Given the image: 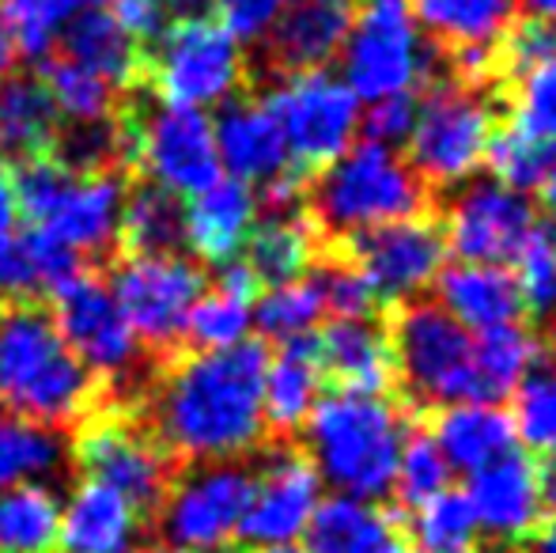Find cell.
<instances>
[{"label": "cell", "instance_id": "cell-6", "mask_svg": "<svg viewBox=\"0 0 556 553\" xmlns=\"http://www.w3.org/2000/svg\"><path fill=\"white\" fill-rule=\"evenodd\" d=\"M247 80L242 46L213 20L170 23L160 38L144 50V80L160 103L205 106L227 103Z\"/></svg>", "mask_w": 556, "mask_h": 553}, {"label": "cell", "instance_id": "cell-36", "mask_svg": "<svg viewBox=\"0 0 556 553\" xmlns=\"http://www.w3.org/2000/svg\"><path fill=\"white\" fill-rule=\"evenodd\" d=\"M38 80L50 91L61 122H68V126L111 122L122 114L117 111V91L111 84L68 58H46L42 68H38Z\"/></svg>", "mask_w": 556, "mask_h": 553}, {"label": "cell", "instance_id": "cell-28", "mask_svg": "<svg viewBox=\"0 0 556 553\" xmlns=\"http://www.w3.org/2000/svg\"><path fill=\"white\" fill-rule=\"evenodd\" d=\"M323 364H318L315 338L288 341L265 368V387H262V414L265 428H273L277 436H292L307 425L311 410L323 399Z\"/></svg>", "mask_w": 556, "mask_h": 553}, {"label": "cell", "instance_id": "cell-30", "mask_svg": "<svg viewBox=\"0 0 556 553\" xmlns=\"http://www.w3.org/2000/svg\"><path fill=\"white\" fill-rule=\"evenodd\" d=\"M61 114L38 76H4L0 84V155L35 160L58 140Z\"/></svg>", "mask_w": 556, "mask_h": 553}, {"label": "cell", "instance_id": "cell-52", "mask_svg": "<svg viewBox=\"0 0 556 553\" xmlns=\"http://www.w3.org/2000/svg\"><path fill=\"white\" fill-rule=\"evenodd\" d=\"M111 15L140 50L152 46L167 30V8H163V0H114Z\"/></svg>", "mask_w": 556, "mask_h": 553}, {"label": "cell", "instance_id": "cell-59", "mask_svg": "<svg viewBox=\"0 0 556 553\" xmlns=\"http://www.w3.org/2000/svg\"><path fill=\"white\" fill-rule=\"evenodd\" d=\"M247 553H307V550H300V546H250Z\"/></svg>", "mask_w": 556, "mask_h": 553}, {"label": "cell", "instance_id": "cell-50", "mask_svg": "<svg viewBox=\"0 0 556 553\" xmlns=\"http://www.w3.org/2000/svg\"><path fill=\"white\" fill-rule=\"evenodd\" d=\"M413 122H417V99L413 96L379 99V103H367V111L359 114V134L371 140V144L397 148L409 140Z\"/></svg>", "mask_w": 556, "mask_h": 553}, {"label": "cell", "instance_id": "cell-33", "mask_svg": "<svg viewBox=\"0 0 556 553\" xmlns=\"http://www.w3.org/2000/svg\"><path fill=\"white\" fill-rule=\"evenodd\" d=\"M117 243L125 254H178L186 247L182 198L152 183L132 186L117 216Z\"/></svg>", "mask_w": 556, "mask_h": 553}, {"label": "cell", "instance_id": "cell-27", "mask_svg": "<svg viewBox=\"0 0 556 553\" xmlns=\"http://www.w3.org/2000/svg\"><path fill=\"white\" fill-rule=\"evenodd\" d=\"M435 448L443 451L446 466L462 474H477L481 466L515 451L511 414L496 402H454L443 406L432 428Z\"/></svg>", "mask_w": 556, "mask_h": 553}, {"label": "cell", "instance_id": "cell-5", "mask_svg": "<svg viewBox=\"0 0 556 553\" xmlns=\"http://www.w3.org/2000/svg\"><path fill=\"white\" fill-rule=\"evenodd\" d=\"M73 463L84 478L122 493L137 516H155L167 501L182 463L125 406H99L76 428Z\"/></svg>", "mask_w": 556, "mask_h": 553}, {"label": "cell", "instance_id": "cell-40", "mask_svg": "<svg viewBox=\"0 0 556 553\" xmlns=\"http://www.w3.org/2000/svg\"><path fill=\"white\" fill-rule=\"evenodd\" d=\"M250 330H254V303L213 288L193 300L182 326V345H190L193 353H220V349L242 345Z\"/></svg>", "mask_w": 556, "mask_h": 553}, {"label": "cell", "instance_id": "cell-12", "mask_svg": "<svg viewBox=\"0 0 556 553\" xmlns=\"http://www.w3.org/2000/svg\"><path fill=\"white\" fill-rule=\"evenodd\" d=\"M50 300L53 326L76 353V361L96 376L103 394L137 379L132 368H140V341L125 323L111 285L96 269L84 266L80 274L61 280L50 292Z\"/></svg>", "mask_w": 556, "mask_h": 553}, {"label": "cell", "instance_id": "cell-62", "mask_svg": "<svg viewBox=\"0 0 556 553\" xmlns=\"http://www.w3.org/2000/svg\"><path fill=\"white\" fill-rule=\"evenodd\" d=\"M371 4H405V0H371Z\"/></svg>", "mask_w": 556, "mask_h": 553}, {"label": "cell", "instance_id": "cell-46", "mask_svg": "<svg viewBox=\"0 0 556 553\" xmlns=\"http://www.w3.org/2000/svg\"><path fill=\"white\" fill-rule=\"evenodd\" d=\"M553 160H556L553 148L534 144V140H527L507 126L492 129L489 148H484V163L492 167L496 183L511 186V190H519V193L538 190V183H542V175L549 171Z\"/></svg>", "mask_w": 556, "mask_h": 553}, {"label": "cell", "instance_id": "cell-10", "mask_svg": "<svg viewBox=\"0 0 556 553\" xmlns=\"http://www.w3.org/2000/svg\"><path fill=\"white\" fill-rule=\"evenodd\" d=\"M106 285L140 349H152L155 364H167L182 345L186 315L208 280L186 254H125Z\"/></svg>", "mask_w": 556, "mask_h": 553}, {"label": "cell", "instance_id": "cell-51", "mask_svg": "<svg viewBox=\"0 0 556 553\" xmlns=\"http://www.w3.org/2000/svg\"><path fill=\"white\" fill-rule=\"evenodd\" d=\"M42 296V285H38V269L35 259H30L27 236H0V300H35Z\"/></svg>", "mask_w": 556, "mask_h": 553}, {"label": "cell", "instance_id": "cell-4", "mask_svg": "<svg viewBox=\"0 0 556 553\" xmlns=\"http://www.w3.org/2000/svg\"><path fill=\"white\" fill-rule=\"evenodd\" d=\"M428 186L417 171L387 144H352L337 163L311 186V213L315 228H330L337 236H364L382 224L425 216Z\"/></svg>", "mask_w": 556, "mask_h": 553}, {"label": "cell", "instance_id": "cell-16", "mask_svg": "<svg viewBox=\"0 0 556 553\" xmlns=\"http://www.w3.org/2000/svg\"><path fill=\"white\" fill-rule=\"evenodd\" d=\"M349 259L359 266L379 300L409 303L435 285L446 262L443 231L428 216L382 224L349 239Z\"/></svg>", "mask_w": 556, "mask_h": 553}, {"label": "cell", "instance_id": "cell-7", "mask_svg": "<svg viewBox=\"0 0 556 553\" xmlns=\"http://www.w3.org/2000/svg\"><path fill=\"white\" fill-rule=\"evenodd\" d=\"M394 372L417 399L435 406L477 402L473 384V334L458 326L435 300H409L390 323Z\"/></svg>", "mask_w": 556, "mask_h": 553}, {"label": "cell", "instance_id": "cell-25", "mask_svg": "<svg viewBox=\"0 0 556 553\" xmlns=\"http://www.w3.org/2000/svg\"><path fill=\"white\" fill-rule=\"evenodd\" d=\"M435 292H440L435 303L469 334L496 330V326H511L522 318L519 288H515V277L507 274V266L458 262V266L443 269L435 277Z\"/></svg>", "mask_w": 556, "mask_h": 553}, {"label": "cell", "instance_id": "cell-60", "mask_svg": "<svg viewBox=\"0 0 556 553\" xmlns=\"http://www.w3.org/2000/svg\"><path fill=\"white\" fill-rule=\"evenodd\" d=\"M382 553H417V550H413V546H405V542H390V546L382 550Z\"/></svg>", "mask_w": 556, "mask_h": 553}, {"label": "cell", "instance_id": "cell-20", "mask_svg": "<svg viewBox=\"0 0 556 553\" xmlns=\"http://www.w3.org/2000/svg\"><path fill=\"white\" fill-rule=\"evenodd\" d=\"M349 30L352 8L344 0H295L265 35V65L280 76L318 73L341 53Z\"/></svg>", "mask_w": 556, "mask_h": 553}, {"label": "cell", "instance_id": "cell-64", "mask_svg": "<svg viewBox=\"0 0 556 553\" xmlns=\"http://www.w3.org/2000/svg\"><path fill=\"white\" fill-rule=\"evenodd\" d=\"M80 4H99V0H80Z\"/></svg>", "mask_w": 556, "mask_h": 553}, {"label": "cell", "instance_id": "cell-26", "mask_svg": "<svg viewBox=\"0 0 556 553\" xmlns=\"http://www.w3.org/2000/svg\"><path fill=\"white\" fill-rule=\"evenodd\" d=\"M61 58L103 76L114 91H132L144 80V50L114 23L106 8H84L61 30Z\"/></svg>", "mask_w": 556, "mask_h": 553}, {"label": "cell", "instance_id": "cell-45", "mask_svg": "<svg viewBox=\"0 0 556 553\" xmlns=\"http://www.w3.org/2000/svg\"><path fill=\"white\" fill-rule=\"evenodd\" d=\"M515 440L527 443L534 455L556 451V368H534L515 391L511 410Z\"/></svg>", "mask_w": 556, "mask_h": 553}, {"label": "cell", "instance_id": "cell-43", "mask_svg": "<svg viewBox=\"0 0 556 553\" xmlns=\"http://www.w3.org/2000/svg\"><path fill=\"white\" fill-rule=\"evenodd\" d=\"M0 8H4L20 58L46 61L65 23L80 12V0H0Z\"/></svg>", "mask_w": 556, "mask_h": 553}, {"label": "cell", "instance_id": "cell-55", "mask_svg": "<svg viewBox=\"0 0 556 553\" xmlns=\"http://www.w3.org/2000/svg\"><path fill=\"white\" fill-rule=\"evenodd\" d=\"M15 61H20V50H15V38H12V30H8L4 8H0V76L12 73Z\"/></svg>", "mask_w": 556, "mask_h": 553}, {"label": "cell", "instance_id": "cell-54", "mask_svg": "<svg viewBox=\"0 0 556 553\" xmlns=\"http://www.w3.org/2000/svg\"><path fill=\"white\" fill-rule=\"evenodd\" d=\"M167 15H175V23L182 20H208V12H216V0H163Z\"/></svg>", "mask_w": 556, "mask_h": 553}, {"label": "cell", "instance_id": "cell-49", "mask_svg": "<svg viewBox=\"0 0 556 553\" xmlns=\"http://www.w3.org/2000/svg\"><path fill=\"white\" fill-rule=\"evenodd\" d=\"M553 53H556V23H542V20L519 23V27H511L504 35V46H496L500 68H507L511 76L542 65Z\"/></svg>", "mask_w": 556, "mask_h": 553}, {"label": "cell", "instance_id": "cell-34", "mask_svg": "<svg viewBox=\"0 0 556 553\" xmlns=\"http://www.w3.org/2000/svg\"><path fill=\"white\" fill-rule=\"evenodd\" d=\"M542 361V341L522 323L496 326L473 338V384L477 402H504Z\"/></svg>", "mask_w": 556, "mask_h": 553}, {"label": "cell", "instance_id": "cell-32", "mask_svg": "<svg viewBox=\"0 0 556 553\" xmlns=\"http://www.w3.org/2000/svg\"><path fill=\"white\" fill-rule=\"evenodd\" d=\"M318 228L311 216L285 213V216H265L254 224L247 247H242V262L257 277V285H285V280L303 277V269L315 262Z\"/></svg>", "mask_w": 556, "mask_h": 553}, {"label": "cell", "instance_id": "cell-38", "mask_svg": "<svg viewBox=\"0 0 556 553\" xmlns=\"http://www.w3.org/2000/svg\"><path fill=\"white\" fill-rule=\"evenodd\" d=\"M323 318H326V303L315 277H295L285 280V285H273L269 292H262L254 300V326L269 341H280V345L300 338H315Z\"/></svg>", "mask_w": 556, "mask_h": 553}, {"label": "cell", "instance_id": "cell-56", "mask_svg": "<svg viewBox=\"0 0 556 553\" xmlns=\"http://www.w3.org/2000/svg\"><path fill=\"white\" fill-rule=\"evenodd\" d=\"M538 198H542V209L556 221V160L549 163V171L542 175V183H538Z\"/></svg>", "mask_w": 556, "mask_h": 553}, {"label": "cell", "instance_id": "cell-42", "mask_svg": "<svg viewBox=\"0 0 556 553\" xmlns=\"http://www.w3.org/2000/svg\"><path fill=\"white\" fill-rule=\"evenodd\" d=\"M507 129L556 152V53L515 76Z\"/></svg>", "mask_w": 556, "mask_h": 553}, {"label": "cell", "instance_id": "cell-58", "mask_svg": "<svg viewBox=\"0 0 556 553\" xmlns=\"http://www.w3.org/2000/svg\"><path fill=\"white\" fill-rule=\"evenodd\" d=\"M534 553H556V516L549 519V524H542L538 542H534Z\"/></svg>", "mask_w": 556, "mask_h": 553}, {"label": "cell", "instance_id": "cell-29", "mask_svg": "<svg viewBox=\"0 0 556 553\" xmlns=\"http://www.w3.org/2000/svg\"><path fill=\"white\" fill-rule=\"evenodd\" d=\"M307 553H382L394 542V519L375 501L330 493L307 524Z\"/></svg>", "mask_w": 556, "mask_h": 553}, {"label": "cell", "instance_id": "cell-23", "mask_svg": "<svg viewBox=\"0 0 556 553\" xmlns=\"http://www.w3.org/2000/svg\"><path fill=\"white\" fill-rule=\"evenodd\" d=\"M318 364L341 391L352 394H382L394 384V353H390L387 330L371 318H333L315 338Z\"/></svg>", "mask_w": 556, "mask_h": 553}, {"label": "cell", "instance_id": "cell-53", "mask_svg": "<svg viewBox=\"0 0 556 553\" xmlns=\"http://www.w3.org/2000/svg\"><path fill=\"white\" fill-rule=\"evenodd\" d=\"M15 178H12V163L0 155V236H8L15 224Z\"/></svg>", "mask_w": 556, "mask_h": 553}, {"label": "cell", "instance_id": "cell-31", "mask_svg": "<svg viewBox=\"0 0 556 553\" xmlns=\"http://www.w3.org/2000/svg\"><path fill=\"white\" fill-rule=\"evenodd\" d=\"M519 0H413V23L420 35L469 50V46H500L511 30Z\"/></svg>", "mask_w": 556, "mask_h": 553}, {"label": "cell", "instance_id": "cell-9", "mask_svg": "<svg viewBox=\"0 0 556 553\" xmlns=\"http://www.w3.org/2000/svg\"><path fill=\"white\" fill-rule=\"evenodd\" d=\"M492 129L496 114L481 91L466 84H435L417 103V122L405 140V163L425 186H462L484 167Z\"/></svg>", "mask_w": 556, "mask_h": 553}, {"label": "cell", "instance_id": "cell-57", "mask_svg": "<svg viewBox=\"0 0 556 553\" xmlns=\"http://www.w3.org/2000/svg\"><path fill=\"white\" fill-rule=\"evenodd\" d=\"M519 4L530 12V20L556 23V0H519Z\"/></svg>", "mask_w": 556, "mask_h": 553}, {"label": "cell", "instance_id": "cell-21", "mask_svg": "<svg viewBox=\"0 0 556 553\" xmlns=\"http://www.w3.org/2000/svg\"><path fill=\"white\" fill-rule=\"evenodd\" d=\"M213 140L227 178L265 186L280 171L292 167L277 118L269 114L265 99H227L213 118Z\"/></svg>", "mask_w": 556, "mask_h": 553}, {"label": "cell", "instance_id": "cell-48", "mask_svg": "<svg viewBox=\"0 0 556 553\" xmlns=\"http://www.w3.org/2000/svg\"><path fill=\"white\" fill-rule=\"evenodd\" d=\"M295 0H216L220 12V27L235 38L239 46L247 42H265L280 15L292 8Z\"/></svg>", "mask_w": 556, "mask_h": 553}, {"label": "cell", "instance_id": "cell-19", "mask_svg": "<svg viewBox=\"0 0 556 553\" xmlns=\"http://www.w3.org/2000/svg\"><path fill=\"white\" fill-rule=\"evenodd\" d=\"M125 201V175L106 171V175H73L50 213L42 216L38 231L58 239L76 259L103 254L117 243V216Z\"/></svg>", "mask_w": 556, "mask_h": 553}, {"label": "cell", "instance_id": "cell-3", "mask_svg": "<svg viewBox=\"0 0 556 553\" xmlns=\"http://www.w3.org/2000/svg\"><path fill=\"white\" fill-rule=\"evenodd\" d=\"M303 432L307 458L333 493L382 501L394 489L397 455L409 428L387 394H323Z\"/></svg>", "mask_w": 556, "mask_h": 553}, {"label": "cell", "instance_id": "cell-37", "mask_svg": "<svg viewBox=\"0 0 556 553\" xmlns=\"http://www.w3.org/2000/svg\"><path fill=\"white\" fill-rule=\"evenodd\" d=\"M61 463H65V443L53 428L0 410V489L58 474Z\"/></svg>", "mask_w": 556, "mask_h": 553}, {"label": "cell", "instance_id": "cell-13", "mask_svg": "<svg viewBox=\"0 0 556 553\" xmlns=\"http://www.w3.org/2000/svg\"><path fill=\"white\" fill-rule=\"evenodd\" d=\"M129 167H140L152 186L175 198H193L220 178V155L213 140V118L190 106H148L125 111Z\"/></svg>", "mask_w": 556, "mask_h": 553}, {"label": "cell", "instance_id": "cell-8", "mask_svg": "<svg viewBox=\"0 0 556 553\" xmlns=\"http://www.w3.org/2000/svg\"><path fill=\"white\" fill-rule=\"evenodd\" d=\"M265 106L277 118L288 160L303 175L326 171L341 160L356 140L359 114H364V103L330 68L280 76L277 88L265 96Z\"/></svg>", "mask_w": 556, "mask_h": 553}, {"label": "cell", "instance_id": "cell-35", "mask_svg": "<svg viewBox=\"0 0 556 553\" xmlns=\"http://www.w3.org/2000/svg\"><path fill=\"white\" fill-rule=\"evenodd\" d=\"M61 501L46 481L0 489V553H58Z\"/></svg>", "mask_w": 556, "mask_h": 553}, {"label": "cell", "instance_id": "cell-18", "mask_svg": "<svg viewBox=\"0 0 556 553\" xmlns=\"http://www.w3.org/2000/svg\"><path fill=\"white\" fill-rule=\"evenodd\" d=\"M466 501L481 535H492L500 542H522L542 531L553 501V481L534 455L515 448L504 458L469 474Z\"/></svg>", "mask_w": 556, "mask_h": 553}, {"label": "cell", "instance_id": "cell-47", "mask_svg": "<svg viewBox=\"0 0 556 553\" xmlns=\"http://www.w3.org/2000/svg\"><path fill=\"white\" fill-rule=\"evenodd\" d=\"M315 285L323 292L326 315L333 318H371L375 315V288L367 285V277L359 274V266L352 259H330L315 269Z\"/></svg>", "mask_w": 556, "mask_h": 553}, {"label": "cell", "instance_id": "cell-1", "mask_svg": "<svg viewBox=\"0 0 556 553\" xmlns=\"http://www.w3.org/2000/svg\"><path fill=\"white\" fill-rule=\"evenodd\" d=\"M265 368L269 349L254 338L220 353L170 356L144 402V425L178 463L242 458L265 436Z\"/></svg>", "mask_w": 556, "mask_h": 553}, {"label": "cell", "instance_id": "cell-14", "mask_svg": "<svg viewBox=\"0 0 556 553\" xmlns=\"http://www.w3.org/2000/svg\"><path fill=\"white\" fill-rule=\"evenodd\" d=\"M250 493H254V470L242 466L239 458L201 463L198 470L182 466L167 501L155 512V524L170 550L216 553L231 546V539H239Z\"/></svg>", "mask_w": 556, "mask_h": 553}, {"label": "cell", "instance_id": "cell-44", "mask_svg": "<svg viewBox=\"0 0 556 553\" xmlns=\"http://www.w3.org/2000/svg\"><path fill=\"white\" fill-rule=\"evenodd\" d=\"M446 486H451V466H446L443 451L435 448L432 432H417V428L405 432L390 493L402 497L405 508H420L432 497H440Z\"/></svg>", "mask_w": 556, "mask_h": 553}, {"label": "cell", "instance_id": "cell-15", "mask_svg": "<svg viewBox=\"0 0 556 553\" xmlns=\"http://www.w3.org/2000/svg\"><path fill=\"white\" fill-rule=\"evenodd\" d=\"M534 224V205L527 193L492 178V183H469L466 190L454 193L440 231L446 254H458V262L507 266Z\"/></svg>", "mask_w": 556, "mask_h": 553}, {"label": "cell", "instance_id": "cell-24", "mask_svg": "<svg viewBox=\"0 0 556 553\" xmlns=\"http://www.w3.org/2000/svg\"><path fill=\"white\" fill-rule=\"evenodd\" d=\"M140 516L122 493L80 478L61 508V553H129Z\"/></svg>", "mask_w": 556, "mask_h": 553}, {"label": "cell", "instance_id": "cell-39", "mask_svg": "<svg viewBox=\"0 0 556 553\" xmlns=\"http://www.w3.org/2000/svg\"><path fill=\"white\" fill-rule=\"evenodd\" d=\"M413 550L417 553H481V527L466 493L443 489L428 504L413 508Z\"/></svg>", "mask_w": 556, "mask_h": 553}, {"label": "cell", "instance_id": "cell-17", "mask_svg": "<svg viewBox=\"0 0 556 553\" xmlns=\"http://www.w3.org/2000/svg\"><path fill=\"white\" fill-rule=\"evenodd\" d=\"M318 501H323V478L307 451L280 443L254 474V493L239 535L250 546H295V539L307 535Z\"/></svg>", "mask_w": 556, "mask_h": 553}, {"label": "cell", "instance_id": "cell-63", "mask_svg": "<svg viewBox=\"0 0 556 553\" xmlns=\"http://www.w3.org/2000/svg\"><path fill=\"white\" fill-rule=\"evenodd\" d=\"M553 353H556V326H553Z\"/></svg>", "mask_w": 556, "mask_h": 553}, {"label": "cell", "instance_id": "cell-11", "mask_svg": "<svg viewBox=\"0 0 556 553\" xmlns=\"http://www.w3.org/2000/svg\"><path fill=\"white\" fill-rule=\"evenodd\" d=\"M344 76L359 103L413 96L432 73V50L405 4H367L341 46Z\"/></svg>", "mask_w": 556, "mask_h": 553}, {"label": "cell", "instance_id": "cell-2", "mask_svg": "<svg viewBox=\"0 0 556 553\" xmlns=\"http://www.w3.org/2000/svg\"><path fill=\"white\" fill-rule=\"evenodd\" d=\"M103 387L76 361L35 300L0 303V410L46 428L80 425L103 406Z\"/></svg>", "mask_w": 556, "mask_h": 553}, {"label": "cell", "instance_id": "cell-61", "mask_svg": "<svg viewBox=\"0 0 556 553\" xmlns=\"http://www.w3.org/2000/svg\"><path fill=\"white\" fill-rule=\"evenodd\" d=\"M140 553H182V550H160L155 546V550H140Z\"/></svg>", "mask_w": 556, "mask_h": 553}, {"label": "cell", "instance_id": "cell-22", "mask_svg": "<svg viewBox=\"0 0 556 553\" xmlns=\"http://www.w3.org/2000/svg\"><path fill=\"white\" fill-rule=\"evenodd\" d=\"M257 193L239 178H216L186 205V247L208 266H227L242 254L257 224Z\"/></svg>", "mask_w": 556, "mask_h": 553}, {"label": "cell", "instance_id": "cell-41", "mask_svg": "<svg viewBox=\"0 0 556 553\" xmlns=\"http://www.w3.org/2000/svg\"><path fill=\"white\" fill-rule=\"evenodd\" d=\"M515 288H519L522 315L556 318V228L534 224L515 254Z\"/></svg>", "mask_w": 556, "mask_h": 553}]
</instances>
